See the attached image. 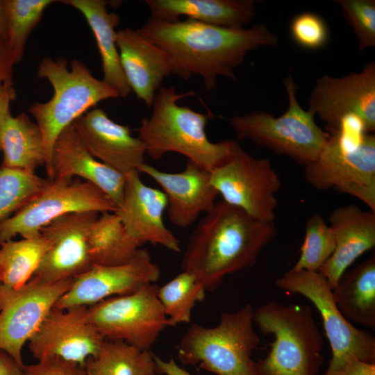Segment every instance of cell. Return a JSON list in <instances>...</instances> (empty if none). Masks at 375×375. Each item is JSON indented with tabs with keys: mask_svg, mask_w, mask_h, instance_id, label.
<instances>
[{
	"mask_svg": "<svg viewBox=\"0 0 375 375\" xmlns=\"http://www.w3.org/2000/svg\"><path fill=\"white\" fill-rule=\"evenodd\" d=\"M138 31L165 53L172 74L185 81L199 76L208 91L216 87L219 76L236 80L235 69L249 51L279 42L265 24L231 28L189 19L167 22L149 18Z\"/></svg>",
	"mask_w": 375,
	"mask_h": 375,
	"instance_id": "obj_1",
	"label": "cell"
},
{
	"mask_svg": "<svg viewBox=\"0 0 375 375\" xmlns=\"http://www.w3.org/2000/svg\"><path fill=\"white\" fill-rule=\"evenodd\" d=\"M276 234L274 222L260 221L223 200L217 201L192 231L182 269L192 274L206 291L213 290L226 276L255 265Z\"/></svg>",
	"mask_w": 375,
	"mask_h": 375,
	"instance_id": "obj_2",
	"label": "cell"
},
{
	"mask_svg": "<svg viewBox=\"0 0 375 375\" xmlns=\"http://www.w3.org/2000/svg\"><path fill=\"white\" fill-rule=\"evenodd\" d=\"M194 94L192 91L177 93L174 87H162L155 97L151 115L141 120L138 137L153 160L175 152L210 173L228 160L238 143L209 140L206 127L212 113L178 104L180 99Z\"/></svg>",
	"mask_w": 375,
	"mask_h": 375,
	"instance_id": "obj_3",
	"label": "cell"
},
{
	"mask_svg": "<svg viewBox=\"0 0 375 375\" xmlns=\"http://www.w3.org/2000/svg\"><path fill=\"white\" fill-rule=\"evenodd\" d=\"M38 76L49 81L53 94L48 101L35 102L28 110L41 131L47 178L52 180V152L58 135L100 101L118 98L119 94L103 80L95 78L78 59L72 61L69 70L66 58H44L39 64Z\"/></svg>",
	"mask_w": 375,
	"mask_h": 375,
	"instance_id": "obj_4",
	"label": "cell"
},
{
	"mask_svg": "<svg viewBox=\"0 0 375 375\" xmlns=\"http://www.w3.org/2000/svg\"><path fill=\"white\" fill-rule=\"evenodd\" d=\"M253 323L274 338L256 362L260 375H318L324 341L309 306L270 301L254 309Z\"/></svg>",
	"mask_w": 375,
	"mask_h": 375,
	"instance_id": "obj_5",
	"label": "cell"
},
{
	"mask_svg": "<svg viewBox=\"0 0 375 375\" xmlns=\"http://www.w3.org/2000/svg\"><path fill=\"white\" fill-rule=\"evenodd\" d=\"M315 160L304 166L307 183L315 189L351 195L375 212V135L365 132L358 118L344 119Z\"/></svg>",
	"mask_w": 375,
	"mask_h": 375,
	"instance_id": "obj_6",
	"label": "cell"
},
{
	"mask_svg": "<svg viewBox=\"0 0 375 375\" xmlns=\"http://www.w3.org/2000/svg\"><path fill=\"white\" fill-rule=\"evenodd\" d=\"M253 315L254 308L248 303L235 312H223L214 327L192 324L177 346L180 362L216 375H260L251 358L260 343Z\"/></svg>",
	"mask_w": 375,
	"mask_h": 375,
	"instance_id": "obj_7",
	"label": "cell"
},
{
	"mask_svg": "<svg viewBox=\"0 0 375 375\" xmlns=\"http://www.w3.org/2000/svg\"><path fill=\"white\" fill-rule=\"evenodd\" d=\"M288 106L278 117L263 111H253L231 117L229 124L240 140L249 139L276 154L290 158L306 166L319 156L329 134L315 122L297 99V85L291 73L283 80Z\"/></svg>",
	"mask_w": 375,
	"mask_h": 375,
	"instance_id": "obj_8",
	"label": "cell"
},
{
	"mask_svg": "<svg viewBox=\"0 0 375 375\" xmlns=\"http://www.w3.org/2000/svg\"><path fill=\"white\" fill-rule=\"evenodd\" d=\"M275 284L287 292L306 297L319 311L332 352L323 375L337 372L353 356L375 363L374 336L367 330L356 328L342 315L331 286L319 272L290 269L277 278Z\"/></svg>",
	"mask_w": 375,
	"mask_h": 375,
	"instance_id": "obj_9",
	"label": "cell"
},
{
	"mask_svg": "<svg viewBox=\"0 0 375 375\" xmlns=\"http://www.w3.org/2000/svg\"><path fill=\"white\" fill-rule=\"evenodd\" d=\"M114 202L94 184L73 178L49 179L28 203L0 222V244L19 235L29 238L56 218L72 212H115Z\"/></svg>",
	"mask_w": 375,
	"mask_h": 375,
	"instance_id": "obj_10",
	"label": "cell"
},
{
	"mask_svg": "<svg viewBox=\"0 0 375 375\" xmlns=\"http://www.w3.org/2000/svg\"><path fill=\"white\" fill-rule=\"evenodd\" d=\"M154 283L88 306V317L106 340L120 341L149 351L170 326Z\"/></svg>",
	"mask_w": 375,
	"mask_h": 375,
	"instance_id": "obj_11",
	"label": "cell"
},
{
	"mask_svg": "<svg viewBox=\"0 0 375 375\" xmlns=\"http://www.w3.org/2000/svg\"><path fill=\"white\" fill-rule=\"evenodd\" d=\"M210 176L224 201L260 221H274L281 181L269 160L254 158L238 144Z\"/></svg>",
	"mask_w": 375,
	"mask_h": 375,
	"instance_id": "obj_12",
	"label": "cell"
},
{
	"mask_svg": "<svg viewBox=\"0 0 375 375\" xmlns=\"http://www.w3.org/2000/svg\"><path fill=\"white\" fill-rule=\"evenodd\" d=\"M308 110L326 124L328 133L338 131L342 121L355 116L369 133L375 131V62L357 73L340 77L322 75L309 97Z\"/></svg>",
	"mask_w": 375,
	"mask_h": 375,
	"instance_id": "obj_13",
	"label": "cell"
},
{
	"mask_svg": "<svg viewBox=\"0 0 375 375\" xmlns=\"http://www.w3.org/2000/svg\"><path fill=\"white\" fill-rule=\"evenodd\" d=\"M73 278L42 283L31 278L22 288L0 290V350L22 367L24 345L37 331L58 300L69 290Z\"/></svg>",
	"mask_w": 375,
	"mask_h": 375,
	"instance_id": "obj_14",
	"label": "cell"
},
{
	"mask_svg": "<svg viewBox=\"0 0 375 375\" xmlns=\"http://www.w3.org/2000/svg\"><path fill=\"white\" fill-rule=\"evenodd\" d=\"M104 338L90 322L87 306L53 307L28 342L38 361L58 358L84 367L101 351Z\"/></svg>",
	"mask_w": 375,
	"mask_h": 375,
	"instance_id": "obj_15",
	"label": "cell"
},
{
	"mask_svg": "<svg viewBox=\"0 0 375 375\" xmlns=\"http://www.w3.org/2000/svg\"><path fill=\"white\" fill-rule=\"evenodd\" d=\"M160 274L149 252L140 248L135 256L125 264L93 265L74 277L69 290L54 307H88L110 297L128 294L158 281Z\"/></svg>",
	"mask_w": 375,
	"mask_h": 375,
	"instance_id": "obj_16",
	"label": "cell"
},
{
	"mask_svg": "<svg viewBox=\"0 0 375 375\" xmlns=\"http://www.w3.org/2000/svg\"><path fill=\"white\" fill-rule=\"evenodd\" d=\"M100 213L72 212L60 216L44 226L41 235L47 249L33 278L53 283L74 278L93 265L88 247L89 228Z\"/></svg>",
	"mask_w": 375,
	"mask_h": 375,
	"instance_id": "obj_17",
	"label": "cell"
},
{
	"mask_svg": "<svg viewBox=\"0 0 375 375\" xmlns=\"http://www.w3.org/2000/svg\"><path fill=\"white\" fill-rule=\"evenodd\" d=\"M138 171L126 174L123 199L115 213L128 235L140 245H161L176 253L180 242L165 224L163 213L167 200L162 190L144 184Z\"/></svg>",
	"mask_w": 375,
	"mask_h": 375,
	"instance_id": "obj_18",
	"label": "cell"
},
{
	"mask_svg": "<svg viewBox=\"0 0 375 375\" xmlns=\"http://www.w3.org/2000/svg\"><path fill=\"white\" fill-rule=\"evenodd\" d=\"M83 144L100 162L126 175L145 162L143 142L128 126L116 123L101 108H94L72 123Z\"/></svg>",
	"mask_w": 375,
	"mask_h": 375,
	"instance_id": "obj_19",
	"label": "cell"
},
{
	"mask_svg": "<svg viewBox=\"0 0 375 375\" xmlns=\"http://www.w3.org/2000/svg\"><path fill=\"white\" fill-rule=\"evenodd\" d=\"M162 189L167 200V216L178 227L192 225L201 214L210 211L219 194L210 183V172L188 160L180 172L169 173L144 162L138 169Z\"/></svg>",
	"mask_w": 375,
	"mask_h": 375,
	"instance_id": "obj_20",
	"label": "cell"
},
{
	"mask_svg": "<svg viewBox=\"0 0 375 375\" xmlns=\"http://www.w3.org/2000/svg\"><path fill=\"white\" fill-rule=\"evenodd\" d=\"M121 65L136 97L151 108L164 78L172 74L165 53L130 28L116 32Z\"/></svg>",
	"mask_w": 375,
	"mask_h": 375,
	"instance_id": "obj_21",
	"label": "cell"
},
{
	"mask_svg": "<svg viewBox=\"0 0 375 375\" xmlns=\"http://www.w3.org/2000/svg\"><path fill=\"white\" fill-rule=\"evenodd\" d=\"M53 178H81L101 189L116 205L121 204L126 175L93 157L73 124L57 138L52 152Z\"/></svg>",
	"mask_w": 375,
	"mask_h": 375,
	"instance_id": "obj_22",
	"label": "cell"
},
{
	"mask_svg": "<svg viewBox=\"0 0 375 375\" xmlns=\"http://www.w3.org/2000/svg\"><path fill=\"white\" fill-rule=\"evenodd\" d=\"M328 220L334 234L335 247L319 272L333 289L349 267L374 247L375 212L349 204L333 210Z\"/></svg>",
	"mask_w": 375,
	"mask_h": 375,
	"instance_id": "obj_23",
	"label": "cell"
},
{
	"mask_svg": "<svg viewBox=\"0 0 375 375\" xmlns=\"http://www.w3.org/2000/svg\"><path fill=\"white\" fill-rule=\"evenodd\" d=\"M256 0H145L151 19L167 22L181 16L205 24L241 28L256 15Z\"/></svg>",
	"mask_w": 375,
	"mask_h": 375,
	"instance_id": "obj_24",
	"label": "cell"
},
{
	"mask_svg": "<svg viewBox=\"0 0 375 375\" xmlns=\"http://www.w3.org/2000/svg\"><path fill=\"white\" fill-rule=\"evenodd\" d=\"M62 3L78 10L90 27L101 59L103 81L116 90L119 97L126 98L131 92L124 74L116 42L115 28L119 15L108 12L103 0H65Z\"/></svg>",
	"mask_w": 375,
	"mask_h": 375,
	"instance_id": "obj_25",
	"label": "cell"
},
{
	"mask_svg": "<svg viewBox=\"0 0 375 375\" xmlns=\"http://www.w3.org/2000/svg\"><path fill=\"white\" fill-rule=\"evenodd\" d=\"M336 305L350 322L375 329V254L347 270L333 289Z\"/></svg>",
	"mask_w": 375,
	"mask_h": 375,
	"instance_id": "obj_26",
	"label": "cell"
},
{
	"mask_svg": "<svg viewBox=\"0 0 375 375\" xmlns=\"http://www.w3.org/2000/svg\"><path fill=\"white\" fill-rule=\"evenodd\" d=\"M1 167L35 173L46 162L41 131L36 122L22 112L7 117L1 135Z\"/></svg>",
	"mask_w": 375,
	"mask_h": 375,
	"instance_id": "obj_27",
	"label": "cell"
},
{
	"mask_svg": "<svg viewBox=\"0 0 375 375\" xmlns=\"http://www.w3.org/2000/svg\"><path fill=\"white\" fill-rule=\"evenodd\" d=\"M140 247L115 212L100 213L89 228L88 247L92 265L125 264L135 256Z\"/></svg>",
	"mask_w": 375,
	"mask_h": 375,
	"instance_id": "obj_28",
	"label": "cell"
},
{
	"mask_svg": "<svg viewBox=\"0 0 375 375\" xmlns=\"http://www.w3.org/2000/svg\"><path fill=\"white\" fill-rule=\"evenodd\" d=\"M47 249V240L41 233L1 244L0 290H15L24 286L39 268Z\"/></svg>",
	"mask_w": 375,
	"mask_h": 375,
	"instance_id": "obj_29",
	"label": "cell"
},
{
	"mask_svg": "<svg viewBox=\"0 0 375 375\" xmlns=\"http://www.w3.org/2000/svg\"><path fill=\"white\" fill-rule=\"evenodd\" d=\"M86 375H156L154 353L120 341L105 340L85 365Z\"/></svg>",
	"mask_w": 375,
	"mask_h": 375,
	"instance_id": "obj_30",
	"label": "cell"
},
{
	"mask_svg": "<svg viewBox=\"0 0 375 375\" xmlns=\"http://www.w3.org/2000/svg\"><path fill=\"white\" fill-rule=\"evenodd\" d=\"M206 291L203 285L185 271L158 287L157 295L170 326L189 323L192 309L205 299Z\"/></svg>",
	"mask_w": 375,
	"mask_h": 375,
	"instance_id": "obj_31",
	"label": "cell"
},
{
	"mask_svg": "<svg viewBox=\"0 0 375 375\" xmlns=\"http://www.w3.org/2000/svg\"><path fill=\"white\" fill-rule=\"evenodd\" d=\"M7 17L6 43L15 64L24 53L27 39L52 0H3Z\"/></svg>",
	"mask_w": 375,
	"mask_h": 375,
	"instance_id": "obj_32",
	"label": "cell"
},
{
	"mask_svg": "<svg viewBox=\"0 0 375 375\" xmlns=\"http://www.w3.org/2000/svg\"><path fill=\"white\" fill-rule=\"evenodd\" d=\"M49 182V178L35 173L0 166V222L28 203Z\"/></svg>",
	"mask_w": 375,
	"mask_h": 375,
	"instance_id": "obj_33",
	"label": "cell"
},
{
	"mask_svg": "<svg viewBox=\"0 0 375 375\" xmlns=\"http://www.w3.org/2000/svg\"><path fill=\"white\" fill-rule=\"evenodd\" d=\"M335 247L334 234L322 215L314 214L305 224V236L294 270L319 272Z\"/></svg>",
	"mask_w": 375,
	"mask_h": 375,
	"instance_id": "obj_34",
	"label": "cell"
},
{
	"mask_svg": "<svg viewBox=\"0 0 375 375\" xmlns=\"http://www.w3.org/2000/svg\"><path fill=\"white\" fill-rule=\"evenodd\" d=\"M351 26L362 52L375 47V1L335 0Z\"/></svg>",
	"mask_w": 375,
	"mask_h": 375,
	"instance_id": "obj_35",
	"label": "cell"
},
{
	"mask_svg": "<svg viewBox=\"0 0 375 375\" xmlns=\"http://www.w3.org/2000/svg\"><path fill=\"white\" fill-rule=\"evenodd\" d=\"M290 33L297 45L309 50L323 48L329 38V29L326 21L312 12H303L295 15L290 24Z\"/></svg>",
	"mask_w": 375,
	"mask_h": 375,
	"instance_id": "obj_36",
	"label": "cell"
},
{
	"mask_svg": "<svg viewBox=\"0 0 375 375\" xmlns=\"http://www.w3.org/2000/svg\"><path fill=\"white\" fill-rule=\"evenodd\" d=\"M26 375H86L85 368L78 364L53 358L24 365Z\"/></svg>",
	"mask_w": 375,
	"mask_h": 375,
	"instance_id": "obj_37",
	"label": "cell"
},
{
	"mask_svg": "<svg viewBox=\"0 0 375 375\" xmlns=\"http://www.w3.org/2000/svg\"><path fill=\"white\" fill-rule=\"evenodd\" d=\"M15 65L6 40L0 37V83L13 85L12 71Z\"/></svg>",
	"mask_w": 375,
	"mask_h": 375,
	"instance_id": "obj_38",
	"label": "cell"
},
{
	"mask_svg": "<svg viewBox=\"0 0 375 375\" xmlns=\"http://www.w3.org/2000/svg\"><path fill=\"white\" fill-rule=\"evenodd\" d=\"M331 375H375V363L367 362L353 356Z\"/></svg>",
	"mask_w": 375,
	"mask_h": 375,
	"instance_id": "obj_39",
	"label": "cell"
},
{
	"mask_svg": "<svg viewBox=\"0 0 375 375\" xmlns=\"http://www.w3.org/2000/svg\"><path fill=\"white\" fill-rule=\"evenodd\" d=\"M17 97L14 85L0 83V141L4 123L10 113V106ZM1 152V145H0Z\"/></svg>",
	"mask_w": 375,
	"mask_h": 375,
	"instance_id": "obj_40",
	"label": "cell"
},
{
	"mask_svg": "<svg viewBox=\"0 0 375 375\" xmlns=\"http://www.w3.org/2000/svg\"><path fill=\"white\" fill-rule=\"evenodd\" d=\"M158 374L162 375H192L183 368L178 365L172 358L167 360H162L154 354Z\"/></svg>",
	"mask_w": 375,
	"mask_h": 375,
	"instance_id": "obj_41",
	"label": "cell"
},
{
	"mask_svg": "<svg viewBox=\"0 0 375 375\" xmlns=\"http://www.w3.org/2000/svg\"><path fill=\"white\" fill-rule=\"evenodd\" d=\"M0 375H26L22 367L10 356L0 350Z\"/></svg>",
	"mask_w": 375,
	"mask_h": 375,
	"instance_id": "obj_42",
	"label": "cell"
},
{
	"mask_svg": "<svg viewBox=\"0 0 375 375\" xmlns=\"http://www.w3.org/2000/svg\"><path fill=\"white\" fill-rule=\"evenodd\" d=\"M0 37L6 40L7 17L3 0H0Z\"/></svg>",
	"mask_w": 375,
	"mask_h": 375,
	"instance_id": "obj_43",
	"label": "cell"
},
{
	"mask_svg": "<svg viewBox=\"0 0 375 375\" xmlns=\"http://www.w3.org/2000/svg\"><path fill=\"white\" fill-rule=\"evenodd\" d=\"M1 285V284H0Z\"/></svg>",
	"mask_w": 375,
	"mask_h": 375,
	"instance_id": "obj_44",
	"label": "cell"
}]
</instances>
